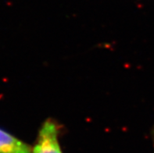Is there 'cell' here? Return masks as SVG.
Listing matches in <instances>:
<instances>
[{
  "label": "cell",
  "mask_w": 154,
  "mask_h": 153,
  "mask_svg": "<svg viewBox=\"0 0 154 153\" xmlns=\"http://www.w3.org/2000/svg\"><path fill=\"white\" fill-rule=\"evenodd\" d=\"M0 153H31V146L0 128Z\"/></svg>",
  "instance_id": "obj_2"
},
{
  "label": "cell",
  "mask_w": 154,
  "mask_h": 153,
  "mask_svg": "<svg viewBox=\"0 0 154 153\" xmlns=\"http://www.w3.org/2000/svg\"><path fill=\"white\" fill-rule=\"evenodd\" d=\"M152 141H153V145H154V127H153V128H152Z\"/></svg>",
  "instance_id": "obj_3"
},
{
  "label": "cell",
  "mask_w": 154,
  "mask_h": 153,
  "mask_svg": "<svg viewBox=\"0 0 154 153\" xmlns=\"http://www.w3.org/2000/svg\"><path fill=\"white\" fill-rule=\"evenodd\" d=\"M62 128V125L55 119L49 117L44 120L31 146V153H63L60 143Z\"/></svg>",
  "instance_id": "obj_1"
}]
</instances>
